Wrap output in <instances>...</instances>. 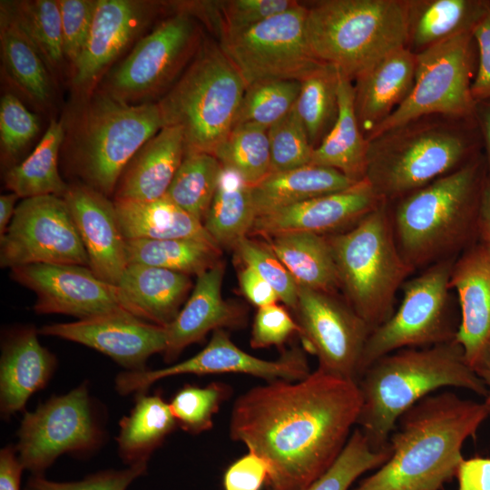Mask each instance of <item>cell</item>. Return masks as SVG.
Listing matches in <instances>:
<instances>
[{
    "instance_id": "8d00e7d4",
    "label": "cell",
    "mask_w": 490,
    "mask_h": 490,
    "mask_svg": "<svg viewBox=\"0 0 490 490\" xmlns=\"http://www.w3.org/2000/svg\"><path fill=\"white\" fill-rule=\"evenodd\" d=\"M222 249L197 240H126L128 264L162 268L199 276L219 263Z\"/></svg>"
},
{
    "instance_id": "52a82bcc",
    "label": "cell",
    "mask_w": 490,
    "mask_h": 490,
    "mask_svg": "<svg viewBox=\"0 0 490 490\" xmlns=\"http://www.w3.org/2000/svg\"><path fill=\"white\" fill-rule=\"evenodd\" d=\"M245 89L241 75L219 43L205 38L191 64L157 103L165 126L181 129L186 152L214 155L235 125Z\"/></svg>"
},
{
    "instance_id": "5bb4252c",
    "label": "cell",
    "mask_w": 490,
    "mask_h": 490,
    "mask_svg": "<svg viewBox=\"0 0 490 490\" xmlns=\"http://www.w3.org/2000/svg\"><path fill=\"white\" fill-rule=\"evenodd\" d=\"M15 446L24 469L42 475L65 453L83 454L96 448L102 430L85 384L54 396L34 411L25 412Z\"/></svg>"
},
{
    "instance_id": "681fc988",
    "label": "cell",
    "mask_w": 490,
    "mask_h": 490,
    "mask_svg": "<svg viewBox=\"0 0 490 490\" xmlns=\"http://www.w3.org/2000/svg\"><path fill=\"white\" fill-rule=\"evenodd\" d=\"M37 117L30 113L12 93H5L0 102V143L2 154L14 158L36 135Z\"/></svg>"
},
{
    "instance_id": "44dd1931",
    "label": "cell",
    "mask_w": 490,
    "mask_h": 490,
    "mask_svg": "<svg viewBox=\"0 0 490 490\" xmlns=\"http://www.w3.org/2000/svg\"><path fill=\"white\" fill-rule=\"evenodd\" d=\"M62 197L88 255L89 268L103 281L117 285L128 261L114 201L83 183L69 185Z\"/></svg>"
},
{
    "instance_id": "7bdbcfd3",
    "label": "cell",
    "mask_w": 490,
    "mask_h": 490,
    "mask_svg": "<svg viewBox=\"0 0 490 490\" xmlns=\"http://www.w3.org/2000/svg\"><path fill=\"white\" fill-rule=\"evenodd\" d=\"M214 156L223 168L238 172L254 185L270 173L268 130L253 123L237 124Z\"/></svg>"
},
{
    "instance_id": "f1b7e54d",
    "label": "cell",
    "mask_w": 490,
    "mask_h": 490,
    "mask_svg": "<svg viewBox=\"0 0 490 490\" xmlns=\"http://www.w3.org/2000/svg\"><path fill=\"white\" fill-rule=\"evenodd\" d=\"M406 47L419 54L439 43L473 32L490 5L484 0H406Z\"/></svg>"
},
{
    "instance_id": "f907efd6",
    "label": "cell",
    "mask_w": 490,
    "mask_h": 490,
    "mask_svg": "<svg viewBox=\"0 0 490 490\" xmlns=\"http://www.w3.org/2000/svg\"><path fill=\"white\" fill-rule=\"evenodd\" d=\"M147 471V464L130 466L121 470H105L74 482H55L42 475L31 476L24 490H126Z\"/></svg>"
},
{
    "instance_id": "be15d7a7",
    "label": "cell",
    "mask_w": 490,
    "mask_h": 490,
    "mask_svg": "<svg viewBox=\"0 0 490 490\" xmlns=\"http://www.w3.org/2000/svg\"><path fill=\"white\" fill-rule=\"evenodd\" d=\"M17 199L18 195L12 191L0 196V236L5 232L12 220Z\"/></svg>"
},
{
    "instance_id": "d590c367",
    "label": "cell",
    "mask_w": 490,
    "mask_h": 490,
    "mask_svg": "<svg viewBox=\"0 0 490 490\" xmlns=\"http://www.w3.org/2000/svg\"><path fill=\"white\" fill-rule=\"evenodd\" d=\"M64 136V122L52 120L33 152L5 172V187L22 199L43 195L62 197L69 186L58 170L59 152Z\"/></svg>"
},
{
    "instance_id": "e0dca14e",
    "label": "cell",
    "mask_w": 490,
    "mask_h": 490,
    "mask_svg": "<svg viewBox=\"0 0 490 490\" xmlns=\"http://www.w3.org/2000/svg\"><path fill=\"white\" fill-rule=\"evenodd\" d=\"M239 373L275 380L298 381L307 377L310 369L303 351L293 348L278 359L266 360L238 348L228 333L220 328L213 331L207 346L181 362L156 370L125 371L115 379V387L122 395L145 392L154 382L176 375Z\"/></svg>"
},
{
    "instance_id": "4316f807",
    "label": "cell",
    "mask_w": 490,
    "mask_h": 490,
    "mask_svg": "<svg viewBox=\"0 0 490 490\" xmlns=\"http://www.w3.org/2000/svg\"><path fill=\"white\" fill-rule=\"evenodd\" d=\"M191 287L189 275L136 263L127 265L116 285L123 309L162 327L177 317Z\"/></svg>"
},
{
    "instance_id": "680465c9",
    "label": "cell",
    "mask_w": 490,
    "mask_h": 490,
    "mask_svg": "<svg viewBox=\"0 0 490 490\" xmlns=\"http://www.w3.org/2000/svg\"><path fill=\"white\" fill-rule=\"evenodd\" d=\"M24 466L16 448L7 446L0 451V490H20Z\"/></svg>"
},
{
    "instance_id": "1f68e13d",
    "label": "cell",
    "mask_w": 490,
    "mask_h": 490,
    "mask_svg": "<svg viewBox=\"0 0 490 490\" xmlns=\"http://www.w3.org/2000/svg\"><path fill=\"white\" fill-rule=\"evenodd\" d=\"M266 244L299 288L336 293L339 289L331 246L325 235L290 231L265 237Z\"/></svg>"
},
{
    "instance_id": "d6a6232c",
    "label": "cell",
    "mask_w": 490,
    "mask_h": 490,
    "mask_svg": "<svg viewBox=\"0 0 490 490\" xmlns=\"http://www.w3.org/2000/svg\"><path fill=\"white\" fill-rule=\"evenodd\" d=\"M368 141L354 108L353 83L339 74L338 115L330 132L314 149L311 164L332 168L355 181L365 179Z\"/></svg>"
},
{
    "instance_id": "f6af8a7d",
    "label": "cell",
    "mask_w": 490,
    "mask_h": 490,
    "mask_svg": "<svg viewBox=\"0 0 490 490\" xmlns=\"http://www.w3.org/2000/svg\"><path fill=\"white\" fill-rule=\"evenodd\" d=\"M389 453L388 446L374 449L362 431L356 428L332 466L305 490H348L364 473L379 467Z\"/></svg>"
},
{
    "instance_id": "ab89813d",
    "label": "cell",
    "mask_w": 490,
    "mask_h": 490,
    "mask_svg": "<svg viewBox=\"0 0 490 490\" xmlns=\"http://www.w3.org/2000/svg\"><path fill=\"white\" fill-rule=\"evenodd\" d=\"M221 171L222 166L214 155L186 152L165 195L203 223Z\"/></svg>"
},
{
    "instance_id": "7402d4cb",
    "label": "cell",
    "mask_w": 490,
    "mask_h": 490,
    "mask_svg": "<svg viewBox=\"0 0 490 490\" xmlns=\"http://www.w3.org/2000/svg\"><path fill=\"white\" fill-rule=\"evenodd\" d=\"M158 4L97 0L90 34L74 63L73 83L89 89L150 21Z\"/></svg>"
},
{
    "instance_id": "9c48e42d",
    "label": "cell",
    "mask_w": 490,
    "mask_h": 490,
    "mask_svg": "<svg viewBox=\"0 0 490 490\" xmlns=\"http://www.w3.org/2000/svg\"><path fill=\"white\" fill-rule=\"evenodd\" d=\"M164 126L158 103L132 104L106 91L96 93L75 124L72 169L83 184L109 197L133 156Z\"/></svg>"
},
{
    "instance_id": "db71d44e",
    "label": "cell",
    "mask_w": 490,
    "mask_h": 490,
    "mask_svg": "<svg viewBox=\"0 0 490 490\" xmlns=\"http://www.w3.org/2000/svg\"><path fill=\"white\" fill-rule=\"evenodd\" d=\"M270 467L259 455L249 451L234 463L224 474L225 490H260L267 482Z\"/></svg>"
},
{
    "instance_id": "f546056e",
    "label": "cell",
    "mask_w": 490,
    "mask_h": 490,
    "mask_svg": "<svg viewBox=\"0 0 490 490\" xmlns=\"http://www.w3.org/2000/svg\"><path fill=\"white\" fill-rule=\"evenodd\" d=\"M113 201L126 240L190 239L218 245L201 221L182 210L166 195L146 201L125 200Z\"/></svg>"
},
{
    "instance_id": "cb8c5ba5",
    "label": "cell",
    "mask_w": 490,
    "mask_h": 490,
    "mask_svg": "<svg viewBox=\"0 0 490 490\" xmlns=\"http://www.w3.org/2000/svg\"><path fill=\"white\" fill-rule=\"evenodd\" d=\"M225 272L222 260L197 276L193 290L174 320L166 326V362H172L188 346L201 341L210 331L242 326L241 308L222 298Z\"/></svg>"
},
{
    "instance_id": "d6986e66",
    "label": "cell",
    "mask_w": 490,
    "mask_h": 490,
    "mask_svg": "<svg viewBox=\"0 0 490 490\" xmlns=\"http://www.w3.org/2000/svg\"><path fill=\"white\" fill-rule=\"evenodd\" d=\"M38 332L100 351L129 371L144 370L147 359L164 353L167 348L165 327L144 321L126 310L45 325Z\"/></svg>"
},
{
    "instance_id": "603a6c76",
    "label": "cell",
    "mask_w": 490,
    "mask_h": 490,
    "mask_svg": "<svg viewBox=\"0 0 490 490\" xmlns=\"http://www.w3.org/2000/svg\"><path fill=\"white\" fill-rule=\"evenodd\" d=\"M450 289L457 292L460 308L455 341L474 368L490 344V249L485 244L454 262Z\"/></svg>"
},
{
    "instance_id": "2e32d148",
    "label": "cell",
    "mask_w": 490,
    "mask_h": 490,
    "mask_svg": "<svg viewBox=\"0 0 490 490\" xmlns=\"http://www.w3.org/2000/svg\"><path fill=\"white\" fill-rule=\"evenodd\" d=\"M294 311L303 347L318 358V369L358 382L371 332L366 321L336 293L305 288H299Z\"/></svg>"
},
{
    "instance_id": "e7e4bbea",
    "label": "cell",
    "mask_w": 490,
    "mask_h": 490,
    "mask_svg": "<svg viewBox=\"0 0 490 490\" xmlns=\"http://www.w3.org/2000/svg\"><path fill=\"white\" fill-rule=\"evenodd\" d=\"M489 249H490V242L489 243H485Z\"/></svg>"
},
{
    "instance_id": "91938a15",
    "label": "cell",
    "mask_w": 490,
    "mask_h": 490,
    "mask_svg": "<svg viewBox=\"0 0 490 490\" xmlns=\"http://www.w3.org/2000/svg\"><path fill=\"white\" fill-rule=\"evenodd\" d=\"M477 225L485 243L490 242V177L485 178L478 204Z\"/></svg>"
},
{
    "instance_id": "8fae6325",
    "label": "cell",
    "mask_w": 490,
    "mask_h": 490,
    "mask_svg": "<svg viewBox=\"0 0 490 490\" xmlns=\"http://www.w3.org/2000/svg\"><path fill=\"white\" fill-rule=\"evenodd\" d=\"M454 262L451 258L436 262L403 285L398 309L367 339L358 377L376 360L394 351L455 339L457 328L452 324L448 302Z\"/></svg>"
},
{
    "instance_id": "4dcf8cb0",
    "label": "cell",
    "mask_w": 490,
    "mask_h": 490,
    "mask_svg": "<svg viewBox=\"0 0 490 490\" xmlns=\"http://www.w3.org/2000/svg\"><path fill=\"white\" fill-rule=\"evenodd\" d=\"M357 182L332 168L309 164L270 172L250 186L258 217L309 199L346 190Z\"/></svg>"
},
{
    "instance_id": "d4e9b609",
    "label": "cell",
    "mask_w": 490,
    "mask_h": 490,
    "mask_svg": "<svg viewBox=\"0 0 490 490\" xmlns=\"http://www.w3.org/2000/svg\"><path fill=\"white\" fill-rule=\"evenodd\" d=\"M416 67V55L402 47L375 62L352 82L356 115L367 139L408 97Z\"/></svg>"
},
{
    "instance_id": "f35d334b",
    "label": "cell",
    "mask_w": 490,
    "mask_h": 490,
    "mask_svg": "<svg viewBox=\"0 0 490 490\" xmlns=\"http://www.w3.org/2000/svg\"><path fill=\"white\" fill-rule=\"evenodd\" d=\"M338 70L327 64H320L300 81L294 109L314 149L328 135L338 118Z\"/></svg>"
},
{
    "instance_id": "ac0fdd59",
    "label": "cell",
    "mask_w": 490,
    "mask_h": 490,
    "mask_svg": "<svg viewBox=\"0 0 490 490\" xmlns=\"http://www.w3.org/2000/svg\"><path fill=\"white\" fill-rule=\"evenodd\" d=\"M11 279L36 295L38 314H65L79 319L125 310L116 285L103 281L89 267L34 263L10 270Z\"/></svg>"
},
{
    "instance_id": "83f0119b",
    "label": "cell",
    "mask_w": 490,
    "mask_h": 490,
    "mask_svg": "<svg viewBox=\"0 0 490 490\" xmlns=\"http://www.w3.org/2000/svg\"><path fill=\"white\" fill-rule=\"evenodd\" d=\"M186 152L183 132L164 126L133 156L114 191V200L153 201L163 197Z\"/></svg>"
},
{
    "instance_id": "6f0895ef",
    "label": "cell",
    "mask_w": 490,
    "mask_h": 490,
    "mask_svg": "<svg viewBox=\"0 0 490 490\" xmlns=\"http://www.w3.org/2000/svg\"><path fill=\"white\" fill-rule=\"evenodd\" d=\"M456 476L457 490H490V458H464Z\"/></svg>"
},
{
    "instance_id": "bcb514c9",
    "label": "cell",
    "mask_w": 490,
    "mask_h": 490,
    "mask_svg": "<svg viewBox=\"0 0 490 490\" xmlns=\"http://www.w3.org/2000/svg\"><path fill=\"white\" fill-rule=\"evenodd\" d=\"M230 394V387L221 382H211L205 387L187 384L175 393L169 404L178 426L197 435L212 427L213 416Z\"/></svg>"
},
{
    "instance_id": "ffe728a7",
    "label": "cell",
    "mask_w": 490,
    "mask_h": 490,
    "mask_svg": "<svg viewBox=\"0 0 490 490\" xmlns=\"http://www.w3.org/2000/svg\"><path fill=\"white\" fill-rule=\"evenodd\" d=\"M382 202L364 179L346 190L258 216L249 237L290 231L335 234L354 226Z\"/></svg>"
},
{
    "instance_id": "7c38bea8",
    "label": "cell",
    "mask_w": 490,
    "mask_h": 490,
    "mask_svg": "<svg viewBox=\"0 0 490 490\" xmlns=\"http://www.w3.org/2000/svg\"><path fill=\"white\" fill-rule=\"evenodd\" d=\"M204 39L194 16L175 11L144 35L110 74L105 91L129 103L164 95L191 64Z\"/></svg>"
},
{
    "instance_id": "9f6ffc18",
    "label": "cell",
    "mask_w": 490,
    "mask_h": 490,
    "mask_svg": "<svg viewBox=\"0 0 490 490\" xmlns=\"http://www.w3.org/2000/svg\"><path fill=\"white\" fill-rule=\"evenodd\" d=\"M239 282L244 296L258 308L276 304L279 300L273 288L249 265L245 264L239 272Z\"/></svg>"
},
{
    "instance_id": "f5cc1de1",
    "label": "cell",
    "mask_w": 490,
    "mask_h": 490,
    "mask_svg": "<svg viewBox=\"0 0 490 490\" xmlns=\"http://www.w3.org/2000/svg\"><path fill=\"white\" fill-rule=\"evenodd\" d=\"M299 327L282 306L272 304L259 308L251 328L250 346L253 348L281 346Z\"/></svg>"
},
{
    "instance_id": "4fadbf2b",
    "label": "cell",
    "mask_w": 490,
    "mask_h": 490,
    "mask_svg": "<svg viewBox=\"0 0 490 490\" xmlns=\"http://www.w3.org/2000/svg\"><path fill=\"white\" fill-rule=\"evenodd\" d=\"M307 6L292 8L248 29L221 35L217 42L241 75L246 87L263 80L300 82L320 63L306 38Z\"/></svg>"
},
{
    "instance_id": "5b68a950",
    "label": "cell",
    "mask_w": 490,
    "mask_h": 490,
    "mask_svg": "<svg viewBox=\"0 0 490 490\" xmlns=\"http://www.w3.org/2000/svg\"><path fill=\"white\" fill-rule=\"evenodd\" d=\"M479 154L398 200L392 222L399 251L414 270L451 258L477 218L485 180Z\"/></svg>"
},
{
    "instance_id": "60d3db41",
    "label": "cell",
    "mask_w": 490,
    "mask_h": 490,
    "mask_svg": "<svg viewBox=\"0 0 490 490\" xmlns=\"http://www.w3.org/2000/svg\"><path fill=\"white\" fill-rule=\"evenodd\" d=\"M4 9L38 50L45 64L54 67L63 58V30L56 0L2 2Z\"/></svg>"
},
{
    "instance_id": "3957f363",
    "label": "cell",
    "mask_w": 490,
    "mask_h": 490,
    "mask_svg": "<svg viewBox=\"0 0 490 490\" xmlns=\"http://www.w3.org/2000/svg\"><path fill=\"white\" fill-rule=\"evenodd\" d=\"M357 383L362 398L357 426L376 450L387 447L401 416L434 392L454 387L482 397L487 393L455 339L387 354L366 368Z\"/></svg>"
},
{
    "instance_id": "6125c7cd",
    "label": "cell",
    "mask_w": 490,
    "mask_h": 490,
    "mask_svg": "<svg viewBox=\"0 0 490 490\" xmlns=\"http://www.w3.org/2000/svg\"><path fill=\"white\" fill-rule=\"evenodd\" d=\"M474 370L486 386L487 393L483 404L485 407L487 417L490 418V344L474 368Z\"/></svg>"
},
{
    "instance_id": "c3c4849f",
    "label": "cell",
    "mask_w": 490,
    "mask_h": 490,
    "mask_svg": "<svg viewBox=\"0 0 490 490\" xmlns=\"http://www.w3.org/2000/svg\"><path fill=\"white\" fill-rule=\"evenodd\" d=\"M234 250L244 264L252 267L273 288L280 301L295 310L299 286L266 242L246 237L237 244Z\"/></svg>"
},
{
    "instance_id": "b9f144b4",
    "label": "cell",
    "mask_w": 490,
    "mask_h": 490,
    "mask_svg": "<svg viewBox=\"0 0 490 490\" xmlns=\"http://www.w3.org/2000/svg\"><path fill=\"white\" fill-rule=\"evenodd\" d=\"M299 1L293 0H219L193 1L192 15L201 19L218 37L248 29L281 14Z\"/></svg>"
},
{
    "instance_id": "74e56055",
    "label": "cell",
    "mask_w": 490,
    "mask_h": 490,
    "mask_svg": "<svg viewBox=\"0 0 490 490\" xmlns=\"http://www.w3.org/2000/svg\"><path fill=\"white\" fill-rule=\"evenodd\" d=\"M0 42L5 68L16 85L32 100L45 103L51 95V84L38 50L15 23L1 8Z\"/></svg>"
},
{
    "instance_id": "ba28073f",
    "label": "cell",
    "mask_w": 490,
    "mask_h": 490,
    "mask_svg": "<svg viewBox=\"0 0 490 490\" xmlns=\"http://www.w3.org/2000/svg\"><path fill=\"white\" fill-rule=\"evenodd\" d=\"M327 237L344 299L372 331L391 316L397 289L413 271L399 251L388 202Z\"/></svg>"
},
{
    "instance_id": "ee69618b",
    "label": "cell",
    "mask_w": 490,
    "mask_h": 490,
    "mask_svg": "<svg viewBox=\"0 0 490 490\" xmlns=\"http://www.w3.org/2000/svg\"><path fill=\"white\" fill-rule=\"evenodd\" d=\"M299 91L300 82L293 80H263L248 85L235 125L253 123L268 130L292 110Z\"/></svg>"
},
{
    "instance_id": "6da1fadb",
    "label": "cell",
    "mask_w": 490,
    "mask_h": 490,
    "mask_svg": "<svg viewBox=\"0 0 490 490\" xmlns=\"http://www.w3.org/2000/svg\"><path fill=\"white\" fill-rule=\"evenodd\" d=\"M361 405L356 381L317 368L301 380L270 381L240 396L230 435L268 463L270 490H305L342 452Z\"/></svg>"
},
{
    "instance_id": "484cf974",
    "label": "cell",
    "mask_w": 490,
    "mask_h": 490,
    "mask_svg": "<svg viewBox=\"0 0 490 490\" xmlns=\"http://www.w3.org/2000/svg\"><path fill=\"white\" fill-rule=\"evenodd\" d=\"M34 327L11 331L1 348L0 411L3 416L21 411L29 397L53 376L56 359L43 347Z\"/></svg>"
},
{
    "instance_id": "836d02e7",
    "label": "cell",
    "mask_w": 490,
    "mask_h": 490,
    "mask_svg": "<svg viewBox=\"0 0 490 490\" xmlns=\"http://www.w3.org/2000/svg\"><path fill=\"white\" fill-rule=\"evenodd\" d=\"M178 426L160 393H137L130 414L120 421L117 436L120 457L130 466L147 464L152 453Z\"/></svg>"
},
{
    "instance_id": "7dc6e473",
    "label": "cell",
    "mask_w": 490,
    "mask_h": 490,
    "mask_svg": "<svg viewBox=\"0 0 490 490\" xmlns=\"http://www.w3.org/2000/svg\"><path fill=\"white\" fill-rule=\"evenodd\" d=\"M270 172H279L311 164L314 148L294 107L268 129Z\"/></svg>"
},
{
    "instance_id": "30bf717a",
    "label": "cell",
    "mask_w": 490,
    "mask_h": 490,
    "mask_svg": "<svg viewBox=\"0 0 490 490\" xmlns=\"http://www.w3.org/2000/svg\"><path fill=\"white\" fill-rule=\"evenodd\" d=\"M416 77L408 97L368 137L426 115L475 118L472 83L477 65L473 32L416 54Z\"/></svg>"
},
{
    "instance_id": "7a4b0ae2",
    "label": "cell",
    "mask_w": 490,
    "mask_h": 490,
    "mask_svg": "<svg viewBox=\"0 0 490 490\" xmlns=\"http://www.w3.org/2000/svg\"><path fill=\"white\" fill-rule=\"evenodd\" d=\"M486 418L483 403L454 392L425 397L397 422L388 458L351 490H439L456 476L465 442Z\"/></svg>"
},
{
    "instance_id": "277c9868",
    "label": "cell",
    "mask_w": 490,
    "mask_h": 490,
    "mask_svg": "<svg viewBox=\"0 0 490 490\" xmlns=\"http://www.w3.org/2000/svg\"><path fill=\"white\" fill-rule=\"evenodd\" d=\"M368 141L365 180L390 202L466 164L478 154L482 138L475 117L426 115Z\"/></svg>"
},
{
    "instance_id": "8992f818",
    "label": "cell",
    "mask_w": 490,
    "mask_h": 490,
    "mask_svg": "<svg viewBox=\"0 0 490 490\" xmlns=\"http://www.w3.org/2000/svg\"><path fill=\"white\" fill-rule=\"evenodd\" d=\"M307 6L306 38L316 60L354 81L407 45L406 0H320Z\"/></svg>"
},
{
    "instance_id": "e575fe53",
    "label": "cell",
    "mask_w": 490,
    "mask_h": 490,
    "mask_svg": "<svg viewBox=\"0 0 490 490\" xmlns=\"http://www.w3.org/2000/svg\"><path fill=\"white\" fill-rule=\"evenodd\" d=\"M256 218L251 186L238 172L222 167L203 222L206 230L221 249L234 250L249 237Z\"/></svg>"
},
{
    "instance_id": "9a60e30c",
    "label": "cell",
    "mask_w": 490,
    "mask_h": 490,
    "mask_svg": "<svg viewBox=\"0 0 490 490\" xmlns=\"http://www.w3.org/2000/svg\"><path fill=\"white\" fill-rule=\"evenodd\" d=\"M34 263L76 264L89 259L63 197L23 199L5 232L0 236V266Z\"/></svg>"
},
{
    "instance_id": "816d5d0a",
    "label": "cell",
    "mask_w": 490,
    "mask_h": 490,
    "mask_svg": "<svg viewBox=\"0 0 490 490\" xmlns=\"http://www.w3.org/2000/svg\"><path fill=\"white\" fill-rule=\"evenodd\" d=\"M56 1L62 20L64 54L74 65L88 39L97 0Z\"/></svg>"
},
{
    "instance_id": "11a10c76",
    "label": "cell",
    "mask_w": 490,
    "mask_h": 490,
    "mask_svg": "<svg viewBox=\"0 0 490 490\" xmlns=\"http://www.w3.org/2000/svg\"><path fill=\"white\" fill-rule=\"evenodd\" d=\"M473 36L477 50V65L472 94L477 103L490 99V5L475 25Z\"/></svg>"
},
{
    "instance_id": "94428289",
    "label": "cell",
    "mask_w": 490,
    "mask_h": 490,
    "mask_svg": "<svg viewBox=\"0 0 490 490\" xmlns=\"http://www.w3.org/2000/svg\"><path fill=\"white\" fill-rule=\"evenodd\" d=\"M475 117L490 160V99L476 103Z\"/></svg>"
}]
</instances>
